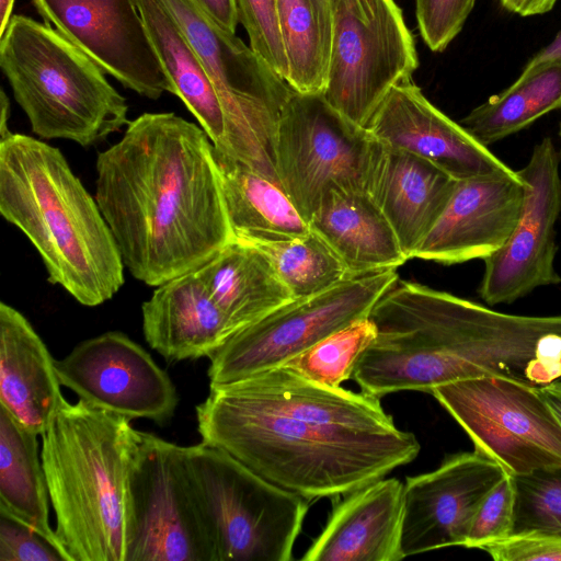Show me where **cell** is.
I'll return each instance as SVG.
<instances>
[{
  "label": "cell",
  "instance_id": "cell-14",
  "mask_svg": "<svg viewBox=\"0 0 561 561\" xmlns=\"http://www.w3.org/2000/svg\"><path fill=\"white\" fill-rule=\"evenodd\" d=\"M61 386L85 403L133 419L169 421L178 394L168 374L126 334L110 331L78 344L55 359Z\"/></svg>",
  "mask_w": 561,
  "mask_h": 561
},
{
  "label": "cell",
  "instance_id": "cell-22",
  "mask_svg": "<svg viewBox=\"0 0 561 561\" xmlns=\"http://www.w3.org/2000/svg\"><path fill=\"white\" fill-rule=\"evenodd\" d=\"M141 314L147 343L171 363L209 357L233 335L198 268L157 286Z\"/></svg>",
  "mask_w": 561,
  "mask_h": 561
},
{
  "label": "cell",
  "instance_id": "cell-4",
  "mask_svg": "<svg viewBox=\"0 0 561 561\" xmlns=\"http://www.w3.org/2000/svg\"><path fill=\"white\" fill-rule=\"evenodd\" d=\"M130 420L62 396L41 459L66 561H126Z\"/></svg>",
  "mask_w": 561,
  "mask_h": 561
},
{
  "label": "cell",
  "instance_id": "cell-36",
  "mask_svg": "<svg viewBox=\"0 0 561 561\" xmlns=\"http://www.w3.org/2000/svg\"><path fill=\"white\" fill-rule=\"evenodd\" d=\"M476 0H415L421 36L433 51H443L462 30Z\"/></svg>",
  "mask_w": 561,
  "mask_h": 561
},
{
  "label": "cell",
  "instance_id": "cell-9",
  "mask_svg": "<svg viewBox=\"0 0 561 561\" xmlns=\"http://www.w3.org/2000/svg\"><path fill=\"white\" fill-rule=\"evenodd\" d=\"M398 279L397 268L381 270L290 300L234 333L208 357L209 383H229L284 365L334 332L367 318Z\"/></svg>",
  "mask_w": 561,
  "mask_h": 561
},
{
  "label": "cell",
  "instance_id": "cell-8",
  "mask_svg": "<svg viewBox=\"0 0 561 561\" xmlns=\"http://www.w3.org/2000/svg\"><path fill=\"white\" fill-rule=\"evenodd\" d=\"M419 67L413 36L394 0H339L322 92L355 125L367 128L390 91Z\"/></svg>",
  "mask_w": 561,
  "mask_h": 561
},
{
  "label": "cell",
  "instance_id": "cell-44",
  "mask_svg": "<svg viewBox=\"0 0 561 561\" xmlns=\"http://www.w3.org/2000/svg\"><path fill=\"white\" fill-rule=\"evenodd\" d=\"M14 2L15 0H0V37L12 18Z\"/></svg>",
  "mask_w": 561,
  "mask_h": 561
},
{
  "label": "cell",
  "instance_id": "cell-26",
  "mask_svg": "<svg viewBox=\"0 0 561 561\" xmlns=\"http://www.w3.org/2000/svg\"><path fill=\"white\" fill-rule=\"evenodd\" d=\"M198 270L233 334L293 300L266 254L249 243L231 240Z\"/></svg>",
  "mask_w": 561,
  "mask_h": 561
},
{
  "label": "cell",
  "instance_id": "cell-10",
  "mask_svg": "<svg viewBox=\"0 0 561 561\" xmlns=\"http://www.w3.org/2000/svg\"><path fill=\"white\" fill-rule=\"evenodd\" d=\"M430 394L462 427L474 449L507 474L561 467V423L539 387L482 376L436 387Z\"/></svg>",
  "mask_w": 561,
  "mask_h": 561
},
{
  "label": "cell",
  "instance_id": "cell-23",
  "mask_svg": "<svg viewBox=\"0 0 561 561\" xmlns=\"http://www.w3.org/2000/svg\"><path fill=\"white\" fill-rule=\"evenodd\" d=\"M55 359L28 320L0 304V407L42 435L62 397Z\"/></svg>",
  "mask_w": 561,
  "mask_h": 561
},
{
  "label": "cell",
  "instance_id": "cell-45",
  "mask_svg": "<svg viewBox=\"0 0 561 561\" xmlns=\"http://www.w3.org/2000/svg\"><path fill=\"white\" fill-rule=\"evenodd\" d=\"M322 9L331 12L333 14V10L339 2V0H314Z\"/></svg>",
  "mask_w": 561,
  "mask_h": 561
},
{
  "label": "cell",
  "instance_id": "cell-43",
  "mask_svg": "<svg viewBox=\"0 0 561 561\" xmlns=\"http://www.w3.org/2000/svg\"><path fill=\"white\" fill-rule=\"evenodd\" d=\"M0 136H3L11 131L8 126L9 117H10V101L5 94V91L1 89L0 93Z\"/></svg>",
  "mask_w": 561,
  "mask_h": 561
},
{
  "label": "cell",
  "instance_id": "cell-20",
  "mask_svg": "<svg viewBox=\"0 0 561 561\" xmlns=\"http://www.w3.org/2000/svg\"><path fill=\"white\" fill-rule=\"evenodd\" d=\"M456 181L426 159L378 141L366 192L391 225L408 260L438 219Z\"/></svg>",
  "mask_w": 561,
  "mask_h": 561
},
{
  "label": "cell",
  "instance_id": "cell-40",
  "mask_svg": "<svg viewBox=\"0 0 561 561\" xmlns=\"http://www.w3.org/2000/svg\"><path fill=\"white\" fill-rule=\"evenodd\" d=\"M558 0H499L506 11L520 15H541L551 11Z\"/></svg>",
  "mask_w": 561,
  "mask_h": 561
},
{
  "label": "cell",
  "instance_id": "cell-2",
  "mask_svg": "<svg viewBox=\"0 0 561 561\" xmlns=\"http://www.w3.org/2000/svg\"><path fill=\"white\" fill-rule=\"evenodd\" d=\"M202 442L220 448L275 485L306 500L352 493L413 461L420 444L397 426L319 425L249 404L209 383L196 405Z\"/></svg>",
  "mask_w": 561,
  "mask_h": 561
},
{
  "label": "cell",
  "instance_id": "cell-33",
  "mask_svg": "<svg viewBox=\"0 0 561 561\" xmlns=\"http://www.w3.org/2000/svg\"><path fill=\"white\" fill-rule=\"evenodd\" d=\"M512 478L515 488L512 534L537 531L561 537V467Z\"/></svg>",
  "mask_w": 561,
  "mask_h": 561
},
{
  "label": "cell",
  "instance_id": "cell-12",
  "mask_svg": "<svg viewBox=\"0 0 561 561\" xmlns=\"http://www.w3.org/2000/svg\"><path fill=\"white\" fill-rule=\"evenodd\" d=\"M377 144L366 128L335 111L322 93L294 90L276 134L278 183L309 222L328 190L366 192Z\"/></svg>",
  "mask_w": 561,
  "mask_h": 561
},
{
  "label": "cell",
  "instance_id": "cell-16",
  "mask_svg": "<svg viewBox=\"0 0 561 561\" xmlns=\"http://www.w3.org/2000/svg\"><path fill=\"white\" fill-rule=\"evenodd\" d=\"M507 473L474 449L450 455L435 470L409 477L403 490V558L463 547L474 513L485 494Z\"/></svg>",
  "mask_w": 561,
  "mask_h": 561
},
{
  "label": "cell",
  "instance_id": "cell-39",
  "mask_svg": "<svg viewBox=\"0 0 561 561\" xmlns=\"http://www.w3.org/2000/svg\"><path fill=\"white\" fill-rule=\"evenodd\" d=\"M194 2L215 23L236 33L239 18L234 0H194Z\"/></svg>",
  "mask_w": 561,
  "mask_h": 561
},
{
  "label": "cell",
  "instance_id": "cell-35",
  "mask_svg": "<svg viewBox=\"0 0 561 561\" xmlns=\"http://www.w3.org/2000/svg\"><path fill=\"white\" fill-rule=\"evenodd\" d=\"M515 488L512 476L499 481L482 499L472 518L463 547L482 549L512 534Z\"/></svg>",
  "mask_w": 561,
  "mask_h": 561
},
{
  "label": "cell",
  "instance_id": "cell-15",
  "mask_svg": "<svg viewBox=\"0 0 561 561\" xmlns=\"http://www.w3.org/2000/svg\"><path fill=\"white\" fill-rule=\"evenodd\" d=\"M46 24L124 87L151 100L172 85L137 0H32Z\"/></svg>",
  "mask_w": 561,
  "mask_h": 561
},
{
  "label": "cell",
  "instance_id": "cell-19",
  "mask_svg": "<svg viewBox=\"0 0 561 561\" xmlns=\"http://www.w3.org/2000/svg\"><path fill=\"white\" fill-rule=\"evenodd\" d=\"M404 484L380 479L345 495L304 561H399Z\"/></svg>",
  "mask_w": 561,
  "mask_h": 561
},
{
  "label": "cell",
  "instance_id": "cell-3",
  "mask_svg": "<svg viewBox=\"0 0 561 561\" xmlns=\"http://www.w3.org/2000/svg\"><path fill=\"white\" fill-rule=\"evenodd\" d=\"M0 213L42 257L48 280L99 306L124 285V262L95 198L62 152L37 138L0 136Z\"/></svg>",
  "mask_w": 561,
  "mask_h": 561
},
{
  "label": "cell",
  "instance_id": "cell-5",
  "mask_svg": "<svg viewBox=\"0 0 561 561\" xmlns=\"http://www.w3.org/2000/svg\"><path fill=\"white\" fill-rule=\"evenodd\" d=\"M0 67L32 131L94 146L128 125L125 98L104 71L48 24L12 15Z\"/></svg>",
  "mask_w": 561,
  "mask_h": 561
},
{
  "label": "cell",
  "instance_id": "cell-7",
  "mask_svg": "<svg viewBox=\"0 0 561 561\" xmlns=\"http://www.w3.org/2000/svg\"><path fill=\"white\" fill-rule=\"evenodd\" d=\"M201 58L226 121V156L279 185L275 142L294 89L236 33L207 16L194 0H159ZM221 153V152H220Z\"/></svg>",
  "mask_w": 561,
  "mask_h": 561
},
{
  "label": "cell",
  "instance_id": "cell-46",
  "mask_svg": "<svg viewBox=\"0 0 561 561\" xmlns=\"http://www.w3.org/2000/svg\"><path fill=\"white\" fill-rule=\"evenodd\" d=\"M558 135H559V138H560V158H561V122L559 124Z\"/></svg>",
  "mask_w": 561,
  "mask_h": 561
},
{
  "label": "cell",
  "instance_id": "cell-34",
  "mask_svg": "<svg viewBox=\"0 0 561 561\" xmlns=\"http://www.w3.org/2000/svg\"><path fill=\"white\" fill-rule=\"evenodd\" d=\"M239 22L248 33L250 47L282 78L288 66L277 16V0H234Z\"/></svg>",
  "mask_w": 561,
  "mask_h": 561
},
{
  "label": "cell",
  "instance_id": "cell-41",
  "mask_svg": "<svg viewBox=\"0 0 561 561\" xmlns=\"http://www.w3.org/2000/svg\"><path fill=\"white\" fill-rule=\"evenodd\" d=\"M561 61V30L550 44L541 48L525 65L522 72H527L549 62Z\"/></svg>",
  "mask_w": 561,
  "mask_h": 561
},
{
  "label": "cell",
  "instance_id": "cell-17",
  "mask_svg": "<svg viewBox=\"0 0 561 561\" xmlns=\"http://www.w3.org/2000/svg\"><path fill=\"white\" fill-rule=\"evenodd\" d=\"M366 129L380 144L426 159L457 181L518 176L461 124L433 105L412 80L390 91Z\"/></svg>",
  "mask_w": 561,
  "mask_h": 561
},
{
  "label": "cell",
  "instance_id": "cell-32",
  "mask_svg": "<svg viewBox=\"0 0 561 561\" xmlns=\"http://www.w3.org/2000/svg\"><path fill=\"white\" fill-rule=\"evenodd\" d=\"M376 336V328L364 318L334 332L284 365L314 382L341 387L353 377L365 350Z\"/></svg>",
  "mask_w": 561,
  "mask_h": 561
},
{
  "label": "cell",
  "instance_id": "cell-27",
  "mask_svg": "<svg viewBox=\"0 0 561 561\" xmlns=\"http://www.w3.org/2000/svg\"><path fill=\"white\" fill-rule=\"evenodd\" d=\"M149 37L172 85L209 137L214 148L227 150L226 121L210 78L181 27L159 0H137Z\"/></svg>",
  "mask_w": 561,
  "mask_h": 561
},
{
  "label": "cell",
  "instance_id": "cell-18",
  "mask_svg": "<svg viewBox=\"0 0 561 561\" xmlns=\"http://www.w3.org/2000/svg\"><path fill=\"white\" fill-rule=\"evenodd\" d=\"M524 196L519 175L456 181L445 208L413 259L444 265L485 260L513 232Z\"/></svg>",
  "mask_w": 561,
  "mask_h": 561
},
{
  "label": "cell",
  "instance_id": "cell-28",
  "mask_svg": "<svg viewBox=\"0 0 561 561\" xmlns=\"http://www.w3.org/2000/svg\"><path fill=\"white\" fill-rule=\"evenodd\" d=\"M37 435L0 407V512L35 529L62 554L49 524L50 500Z\"/></svg>",
  "mask_w": 561,
  "mask_h": 561
},
{
  "label": "cell",
  "instance_id": "cell-30",
  "mask_svg": "<svg viewBox=\"0 0 561 561\" xmlns=\"http://www.w3.org/2000/svg\"><path fill=\"white\" fill-rule=\"evenodd\" d=\"M277 16L288 66L286 81L299 93H322L331 54L332 13L314 0H277Z\"/></svg>",
  "mask_w": 561,
  "mask_h": 561
},
{
  "label": "cell",
  "instance_id": "cell-1",
  "mask_svg": "<svg viewBox=\"0 0 561 561\" xmlns=\"http://www.w3.org/2000/svg\"><path fill=\"white\" fill-rule=\"evenodd\" d=\"M95 199L125 267L159 286L203 266L232 240L215 148L170 113H144L96 158Z\"/></svg>",
  "mask_w": 561,
  "mask_h": 561
},
{
  "label": "cell",
  "instance_id": "cell-13",
  "mask_svg": "<svg viewBox=\"0 0 561 561\" xmlns=\"http://www.w3.org/2000/svg\"><path fill=\"white\" fill-rule=\"evenodd\" d=\"M525 187L523 209L506 242L484 261L479 285L490 306L513 304L538 287L558 285L556 224L561 214L560 153L552 139L537 142L517 170Z\"/></svg>",
  "mask_w": 561,
  "mask_h": 561
},
{
  "label": "cell",
  "instance_id": "cell-38",
  "mask_svg": "<svg viewBox=\"0 0 561 561\" xmlns=\"http://www.w3.org/2000/svg\"><path fill=\"white\" fill-rule=\"evenodd\" d=\"M481 550L495 561H561V537L537 531L512 534Z\"/></svg>",
  "mask_w": 561,
  "mask_h": 561
},
{
  "label": "cell",
  "instance_id": "cell-21",
  "mask_svg": "<svg viewBox=\"0 0 561 561\" xmlns=\"http://www.w3.org/2000/svg\"><path fill=\"white\" fill-rule=\"evenodd\" d=\"M220 386L249 404L319 425L359 430L396 427L380 398L314 382L285 365Z\"/></svg>",
  "mask_w": 561,
  "mask_h": 561
},
{
  "label": "cell",
  "instance_id": "cell-42",
  "mask_svg": "<svg viewBox=\"0 0 561 561\" xmlns=\"http://www.w3.org/2000/svg\"><path fill=\"white\" fill-rule=\"evenodd\" d=\"M539 391L561 423V381L541 386Z\"/></svg>",
  "mask_w": 561,
  "mask_h": 561
},
{
  "label": "cell",
  "instance_id": "cell-25",
  "mask_svg": "<svg viewBox=\"0 0 561 561\" xmlns=\"http://www.w3.org/2000/svg\"><path fill=\"white\" fill-rule=\"evenodd\" d=\"M215 159L232 240L257 244L302 237L311 230L278 184L216 149Z\"/></svg>",
  "mask_w": 561,
  "mask_h": 561
},
{
  "label": "cell",
  "instance_id": "cell-31",
  "mask_svg": "<svg viewBox=\"0 0 561 561\" xmlns=\"http://www.w3.org/2000/svg\"><path fill=\"white\" fill-rule=\"evenodd\" d=\"M252 245L266 254L293 299L320 294L351 277L339 255L313 230L302 237Z\"/></svg>",
  "mask_w": 561,
  "mask_h": 561
},
{
  "label": "cell",
  "instance_id": "cell-29",
  "mask_svg": "<svg viewBox=\"0 0 561 561\" xmlns=\"http://www.w3.org/2000/svg\"><path fill=\"white\" fill-rule=\"evenodd\" d=\"M560 107L561 61H556L522 72L513 84L474 107L460 124L489 147Z\"/></svg>",
  "mask_w": 561,
  "mask_h": 561
},
{
  "label": "cell",
  "instance_id": "cell-11",
  "mask_svg": "<svg viewBox=\"0 0 561 561\" xmlns=\"http://www.w3.org/2000/svg\"><path fill=\"white\" fill-rule=\"evenodd\" d=\"M126 561H215L183 446L142 431L127 477Z\"/></svg>",
  "mask_w": 561,
  "mask_h": 561
},
{
  "label": "cell",
  "instance_id": "cell-37",
  "mask_svg": "<svg viewBox=\"0 0 561 561\" xmlns=\"http://www.w3.org/2000/svg\"><path fill=\"white\" fill-rule=\"evenodd\" d=\"M0 561H66V559L35 529L0 512Z\"/></svg>",
  "mask_w": 561,
  "mask_h": 561
},
{
  "label": "cell",
  "instance_id": "cell-6",
  "mask_svg": "<svg viewBox=\"0 0 561 561\" xmlns=\"http://www.w3.org/2000/svg\"><path fill=\"white\" fill-rule=\"evenodd\" d=\"M215 561H289L308 500L204 442L183 446Z\"/></svg>",
  "mask_w": 561,
  "mask_h": 561
},
{
  "label": "cell",
  "instance_id": "cell-24",
  "mask_svg": "<svg viewBox=\"0 0 561 561\" xmlns=\"http://www.w3.org/2000/svg\"><path fill=\"white\" fill-rule=\"evenodd\" d=\"M309 225L334 250L351 276L398 268L408 261L391 225L365 191L328 190Z\"/></svg>",
  "mask_w": 561,
  "mask_h": 561
}]
</instances>
